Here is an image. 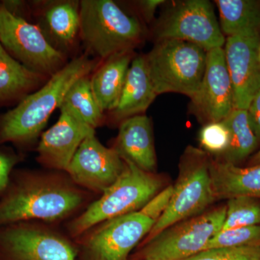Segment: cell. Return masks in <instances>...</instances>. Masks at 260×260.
Instances as JSON below:
<instances>
[{
    "label": "cell",
    "instance_id": "ac0fdd59",
    "mask_svg": "<svg viewBox=\"0 0 260 260\" xmlns=\"http://www.w3.org/2000/svg\"><path fill=\"white\" fill-rule=\"evenodd\" d=\"M150 79L145 56H137L132 61L119 102L111 112L114 122L145 112L157 96Z\"/></svg>",
    "mask_w": 260,
    "mask_h": 260
},
{
    "label": "cell",
    "instance_id": "f546056e",
    "mask_svg": "<svg viewBox=\"0 0 260 260\" xmlns=\"http://www.w3.org/2000/svg\"><path fill=\"white\" fill-rule=\"evenodd\" d=\"M173 191L174 186H168L167 188L155 194L140 211L151 218L155 223L169 207L172 199Z\"/></svg>",
    "mask_w": 260,
    "mask_h": 260
},
{
    "label": "cell",
    "instance_id": "1f68e13d",
    "mask_svg": "<svg viewBox=\"0 0 260 260\" xmlns=\"http://www.w3.org/2000/svg\"><path fill=\"white\" fill-rule=\"evenodd\" d=\"M0 3L9 13L18 18L29 21V19L32 16L30 3H28L27 2L8 0V1L1 2Z\"/></svg>",
    "mask_w": 260,
    "mask_h": 260
},
{
    "label": "cell",
    "instance_id": "44dd1931",
    "mask_svg": "<svg viewBox=\"0 0 260 260\" xmlns=\"http://www.w3.org/2000/svg\"><path fill=\"white\" fill-rule=\"evenodd\" d=\"M49 78L20 64L0 44V103L23 99Z\"/></svg>",
    "mask_w": 260,
    "mask_h": 260
},
{
    "label": "cell",
    "instance_id": "d6986e66",
    "mask_svg": "<svg viewBox=\"0 0 260 260\" xmlns=\"http://www.w3.org/2000/svg\"><path fill=\"white\" fill-rule=\"evenodd\" d=\"M210 173L215 200L239 196L260 200V164L249 167L210 160Z\"/></svg>",
    "mask_w": 260,
    "mask_h": 260
},
{
    "label": "cell",
    "instance_id": "d6a6232c",
    "mask_svg": "<svg viewBox=\"0 0 260 260\" xmlns=\"http://www.w3.org/2000/svg\"><path fill=\"white\" fill-rule=\"evenodd\" d=\"M162 0H142L137 3L138 9L146 21H150L153 19L155 10L159 5L164 3Z\"/></svg>",
    "mask_w": 260,
    "mask_h": 260
},
{
    "label": "cell",
    "instance_id": "9c48e42d",
    "mask_svg": "<svg viewBox=\"0 0 260 260\" xmlns=\"http://www.w3.org/2000/svg\"><path fill=\"white\" fill-rule=\"evenodd\" d=\"M155 221L140 211L106 220L75 239L82 260H128Z\"/></svg>",
    "mask_w": 260,
    "mask_h": 260
},
{
    "label": "cell",
    "instance_id": "484cf974",
    "mask_svg": "<svg viewBox=\"0 0 260 260\" xmlns=\"http://www.w3.org/2000/svg\"><path fill=\"white\" fill-rule=\"evenodd\" d=\"M260 243V225L220 230L209 241L205 249L238 247Z\"/></svg>",
    "mask_w": 260,
    "mask_h": 260
},
{
    "label": "cell",
    "instance_id": "ba28073f",
    "mask_svg": "<svg viewBox=\"0 0 260 260\" xmlns=\"http://www.w3.org/2000/svg\"><path fill=\"white\" fill-rule=\"evenodd\" d=\"M226 206L217 207L174 224L140 245L133 259L184 260L205 250L223 227Z\"/></svg>",
    "mask_w": 260,
    "mask_h": 260
},
{
    "label": "cell",
    "instance_id": "d590c367",
    "mask_svg": "<svg viewBox=\"0 0 260 260\" xmlns=\"http://www.w3.org/2000/svg\"><path fill=\"white\" fill-rule=\"evenodd\" d=\"M259 59H260V47H259Z\"/></svg>",
    "mask_w": 260,
    "mask_h": 260
},
{
    "label": "cell",
    "instance_id": "7402d4cb",
    "mask_svg": "<svg viewBox=\"0 0 260 260\" xmlns=\"http://www.w3.org/2000/svg\"><path fill=\"white\" fill-rule=\"evenodd\" d=\"M215 4L224 36L232 37L246 30L260 32V1L217 0Z\"/></svg>",
    "mask_w": 260,
    "mask_h": 260
},
{
    "label": "cell",
    "instance_id": "ffe728a7",
    "mask_svg": "<svg viewBox=\"0 0 260 260\" xmlns=\"http://www.w3.org/2000/svg\"><path fill=\"white\" fill-rule=\"evenodd\" d=\"M133 58V51L116 54L94 70L90 85L103 112H112L117 106Z\"/></svg>",
    "mask_w": 260,
    "mask_h": 260
},
{
    "label": "cell",
    "instance_id": "9a60e30c",
    "mask_svg": "<svg viewBox=\"0 0 260 260\" xmlns=\"http://www.w3.org/2000/svg\"><path fill=\"white\" fill-rule=\"evenodd\" d=\"M59 119L43 132L37 147V160L44 169L66 172L80 145L95 129L60 111Z\"/></svg>",
    "mask_w": 260,
    "mask_h": 260
},
{
    "label": "cell",
    "instance_id": "836d02e7",
    "mask_svg": "<svg viewBox=\"0 0 260 260\" xmlns=\"http://www.w3.org/2000/svg\"><path fill=\"white\" fill-rule=\"evenodd\" d=\"M260 164V149L259 151H258L257 153L252 157V158H251V166L256 165V164Z\"/></svg>",
    "mask_w": 260,
    "mask_h": 260
},
{
    "label": "cell",
    "instance_id": "3957f363",
    "mask_svg": "<svg viewBox=\"0 0 260 260\" xmlns=\"http://www.w3.org/2000/svg\"><path fill=\"white\" fill-rule=\"evenodd\" d=\"M124 160V170L115 182L80 215L65 223V232L72 239L106 220L140 211L162 190L160 176Z\"/></svg>",
    "mask_w": 260,
    "mask_h": 260
},
{
    "label": "cell",
    "instance_id": "cb8c5ba5",
    "mask_svg": "<svg viewBox=\"0 0 260 260\" xmlns=\"http://www.w3.org/2000/svg\"><path fill=\"white\" fill-rule=\"evenodd\" d=\"M223 121L230 134L223 161L237 165L254 151L259 140L251 129L246 109H234Z\"/></svg>",
    "mask_w": 260,
    "mask_h": 260
},
{
    "label": "cell",
    "instance_id": "8992f818",
    "mask_svg": "<svg viewBox=\"0 0 260 260\" xmlns=\"http://www.w3.org/2000/svg\"><path fill=\"white\" fill-rule=\"evenodd\" d=\"M210 161L200 149L188 147L181 156L179 177L167 210L158 219L140 245L149 242L174 224L204 213L215 201ZM139 245V246H140Z\"/></svg>",
    "mask_w": 260,
    "mask_h": 260
},
{
    "label": "cell",
    "instance_id": "277c9868",
    "mask_svg": "<svg viewBox=\"0 0 260 260\" xmlns=\"http://www.w3.org/2000/svg\"><path fill=\"white\" fill-rule=\"evenodd\" d=\"M145 34L139 20L114 1H80L79 37L87 50L100 59L133 51Z\"/></svg>",
    "mask_w": 260,
    "mask_h": 260
},
{
    "label": "cell",
    "instance_id": "5b68a950",
    "mask_svg": "<svg viewBox=\"0 0 260 260\" xmlns=\"http://www.w3.org/2000/svg\"><path fill=\"white\" fill-rule=\"evenodd\" d=\"M208 51L177 39L158 41L145 56L157 95L184 94L191 99L199 90L206 68Z\"/></svg>",
    "mask_w": 260,
    "mask_h": 260
},
{
    "label": "cell",
    "instance_id": "7a4b0ae2",
    "mask_svg": "<svg viewBox=\"0 0 260 260\" xmlns=\"http://www.w3.org/2000/svg\"><path fill=\"white\" fill-rule=\"evenodd\" d=\"M99 64L87 54L77 56L40 88L21 99L16 107L0 116V145L12 143L25 150L36 144L68 90L80 78L91 74Z\"/></svg>",
    "mask_w": 260,
    "mask_h": 260
},
{
    "label": "cell",
    "instance_id": "83f0119b",
    "mask_svg": "<svg viewBox=\"0 0 260 260\" xmlns=\"http://www.w3.org/2000/svg\"><path fill=\"white\" fill-rule=\"evenodd\" d=\"M200 145L208 153L223 155L230 143V134L223 121L208 122L200 130Z\"/></svg>",
    "mask_w": 260,
    "mask_h": 260
},
{
    "label": "cell",
    "instance_id": "52a82bcc",
    "mask_svg": "<svg viewBox=\"0 0 260 260\" xmlns=\"http://www.w3.org/2000/svg\"><path fill=\"white\" fill-rule=\"evenodd\" d=\"M74 239L59 225L24 221L0 225V260H77Z\"/></svg>",
    "mask_w": 260,
    "mask_h": 260
},
{
    "label": "cell",
    "instance_id": "4316f807",
    "mask_svg": "<svg viewBox=\"0 0 260 260\" xmlns=\"http://www.w3.org/2000/svg\"><path fill=\"white\" fill-rule=\"evenodd\" d=\"M184 260H260V243L238 247L205 249Z\"/></svg>",
    "mask_w": 260,
    "mask_h": 260
},
{
    "label": "cell",
    "instance_id": "7c38bea8",
    "mask_svg": "<svg viewBox=\"0 0 260 260\" xmlns=\"http://www.w3.org/2000/svg\"><path fill=\"white\" fill-rule=\"evenodd\" d=\"M124 165L115 149L104 146L93 133L80 145L66 173L80 187L100 196L115 182Z\"/></svg>",
    "mask_w": 260,
    "mask_h": 260
},
{
    "label": "cell",
    "instance_id": "5bb4252c",
    "mask_svg": "<svg viewBox=\"0 0 260 260\" xmlns=\"http://www.w3.org/2000/svg\"><path fill=\"white\" fill-rule=\"evenodd\" d=\"M191 99L194 112L208 122L223 121L235 109L234 90L223 48L207 53L203 81Z\"/></svg>",
    "mask_w": 260,
    "mask_h": 260
},
{
    "label": "cell",
    "instance_id": "2e32d148",
    "mask_svg": "<svg viewBox=\"0 0 260 260\" xmlns=\"http://www.w3.org/2000/svg\"><path fill=\"white\" fill-rule=\"evenodd\" d=\"M32 16L49 44L67 56L80 34V1H32Z\"/></svg>",
    "mask_w": 260,
    "mask_h": 260
},
{
    "label": "cell",
    "instance_id": "f1b7e54d",
    "mask_svg": "<svg viewBox=\"0 0 260 260\" xmlns=\"http://www.w3.org/2000/svg\"><path fill=\"white\" fill-rule=\"evenodd\" d=\"M24 159L25 155L21 152L8 147L0 148V197L8 185L12 172Z\"/></svg>",
    "mask_w": 260,
    "mask_h": 260
},
{
    "label": "cell",
    "instance_id": "4dcf8cb0",
    "mask_svg": "<svg viewBox=\"0 0 260 260\" xmlns=\"http://www.w3.org/2000/svg\"><path fill=\"white\" fill-rule=\"evenodd\" d=\"M246 111L251 129L260 141V90L256 92L251 99Z\"/></svg>",
    "mask_w": 260,
    "mask_h": 260
},
{
    "label": "cell",
    "instance_id": "e575fe53",
    "mask_svg": "<svg viewBox=\"0 0 260 260\" xmlns=\"http://www.w3.org/2000/svg\"><path fill=\"white\" fill-rule=\"evenodd\" d=\"M128 260H143V259H128Z\"/></svg>",
    "mask_w": 260,
    "mask_h": 260
},
{
    "label": "cell",
    "instance_id": "30bf717a",
    "mask_svg": "<svg viewBox=\"0 0 260 260\" xmlns=\"http://www.w3.org/2000/svg\"><path fill=\"white\" fill-rule=\"evenodd\" d=\"M0 44L28 69L50 77L67 64V56L54 49L35 23L9 13L0 3Z\"/></svg>",
    "mask_w": 260,
    "mask_h": 260
},
{
    "label": "cell",
    "instance_id": "6da1fadb",
    "mask_svg": "<svg viewBox=\"0 0 260 260\" xmlns=\"http://www.w3.org/2000/svg\"><path fill=\"white\" fill-rule=\"evenodd\" d=\"M99 197L75 184L66 172L16 168L0 197V225L66 223Z\"/></svg>",
    "mask_w": 260,
    "mask_h": 260
},
{
    "label": "cell",
    "instance_id": "8fae6325",
    "mask_svg": "<svg viewBox=\"0 0 260 260\" xmlns=\"http://www.w3.org/2000/svg\"><path fill=\"white\" fill-rule=\"evenodd\" d=\"M158 41L177 39L209 51L225 43L213 5L207 0H188L173 8L155 30Z\"/></svg>",
    "mask_w": 260,
    "mask_h": 260
},
{
    "label": "cell",
    "instance_id": "d4e9b609",
    "mask_svg": "<svg viewBox=\"0 0 260 260\" xmlns=\"http://www.w3.org/2000/svg\"><path fill=\"white\" fill-rule=\"evenodd\" d=\"M225 220L221 230L260 225V201L251 197L239 196L228 200Z\"/></svg>",
    "mask_w": 260,
    "mask_h": 260
},
{
    "label": "cell",
    "instance_id": "e0dca14e",
    "mask_svg": "<svg viewBox=\"0 0 260 260\" xmlns=\"http://www.w3.org/2000/svg\"><path fill=\"white\" fill-rule=\"evenodd\" d=\"M112 148L123 160L133 162L145 172L155 173L156 155L148 116L140 114L121 121Z\"/></svg>",
    "mask_w": 260,
    "mask_h": 260
},
{
    "label": "cell",
    "instance_id": "603a6c76",
    "mask_svg": "<svg viewBox=\"0 0 260 260\" xmlns=\"http://www.w3.org/2000/svg\"><path fill=\"white\" fill-rule=\"evenodd\" d=\"M90 75L78 80L66 93L59 109L95 129L105 121L90 85Z\"/></svg>",
    "mask_w": 260,
    "mask_h": 260
},
{
    "label": "cell",
    "instance_id": "4fadbf2b",
    "mask_svg": "<svg viewBox=\"0 0 260 260\" xmlns=\"http://www.w3.org/2000/svg\"><path fill=\"white\" fill-rule=\"evenodd\" d=\"M225 62L232 80L234 108L247 109L260 90V32L246 30L225 39Z\"/></svg>",
    "mask_w": 260,
    "mask_h": 260
}]
</instances>
